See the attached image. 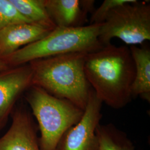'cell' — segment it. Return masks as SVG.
<instances>
[{
	"label": "cell",
	"instance_id": "6da1fadb",
	"mask_svg": "<svg viewBox=\"0 0 150 150\" xmlns=\"http://www.w3.org/2000/svg\"><path fill=\"white\" fill-rule=\"evenodd\" d=\"M84 71L91 88L102 103L118 110L131 101L135 67L127 46L110 43L88 53Z\"/></svg>",
	"mask_w": 150,
	"mask_h": 150
},
{
	"label": "cell",
	"instance_id": "9c48e42d",
	"mask_svg": "<svg viewBox=\"0 0 150 150\" xmlns=\"http://www.w3.org/2000/svg\"><path fill=\"white\" fill-rule=\"evenodd\" d=\"M48 15L56 27L85 26L88 13L95 10L93 0H45Z\"/></svg>",
	"mask_w": 150,
	"mask_h": 150
},
{
	"label": "cell",
	"instance_id": "30bf717a",
	"mask_svg": "<svg viewBox=\"0 0 150 150\" xmlns=\"http://www.w3.org/2000/svg\"><path fill=\"white\" fill-rule=\"evenodd\" d=\"M52 30L33 23H18L0 31V56L4 59L18 50L41 39Z\"/></svg>",
	"mask_w": 150,
	"mask_h": 150
},
{
	"label": "cell",
	"instance_id": "5bb4252c",
	"mask_svg": "<svg viewBox=\"0 0 150 150\" xmlns=\"http://www.w3.org/2000/svg\"><path fill=\"white\" fill-rule=\"evenodd\" d=\"M31 23L19 13L10 0H0V31L18 23Z\"/></svg>",
	"mask_w": 150,
	"mask_h": 150
},
{
	"label": "cell",
	"instance_id": "8fae6325",
	"mask_svg": "<svg viewBox=\"0 0 150 150\" xmlns=\"http://www.w3.org/2000/svg\"><path fill=\"white\" fill-rule=\"evenodd\" d=\"M129 48L135 67L134 81L132 86V97H140L150 102V48L143 44L141 47L131 46Z\"/></svg>",
	"mask_w": 150,
	"mask_h": 150
},
{
	"label": "cell",
	"instance_id": "3957f363",
	"mask_svg": "<svg viewBox=\"0 0 150 150\" xmlns=\"http://www.w3.org/2000/svg\"><path fill=\"white\" fill-rule=\"evenodd\" d=\"M100 25L77 27H56L44 38L29 44L3 59L9 67L37 59L74 52L90 53L103 45L98 38Z\"/></svg>",
	"mask_w": 150,
	"mask_h": 150
},
{
	"label": "cell",
	"instance_id": "4fadbf2b",
	"mask_svg": "<svg viewBox=\"0 0 150 150\" xmlns=\"http://www.w3.org/2000/svg\"><path fill=\"white\" fill-rule=\"evenodd\" d=\"M19 13L31 23L54 30L56 27L46 8L45 0H10Z\"/></svg>",
	"mask_w": 150,
	"mask_h": 150
},
{
	"label": "cell",
	"instance_id": "ba28073f",
	"mask_svg": "<svg viewBox=\"0 0 150 150\" xmlns=\"http://www.w3.org/2000/svg\"><path fill=\"white\" fill-rule=\"evenodd\" d=\"M10 128L0 137V150H40L37 129L30 112L23 107L11 114Z\"/></svg>",
	"mask_w": 150,
	"mask_h": 150
},
{
	"label": "cell",
	"instance_id": "8992f818",
	"mask_svg": "<svg viewBox=\"0 0 150 150\" xmlns=\"http://www.w3.org/2000/svg\"><path fill=\"white\" fill-rule=\"evenodd\" d=\"M102 103L91 88L82 117L64 133L56 150H98L96 129L102 117Z\"/></svg>",
	"mask_w": 150,
	"mask_h": 150
},
{
	"label": "cell",
	"instance_id": "7c38bea8",
	"mask_svg": "<svg viewBox=\"0 0 150 150\" xmlns=\"http://www.w3.org/2000/svg\"><path fill=\"white\" fill-rule=\"evenodd\" d=\"M98 150H135L126 134L112 123L100 124L96 129Z\"/></svg>",
	"mask_w": 150,
	"mask_h": 150
},
{
	"label": "cell",
	"instance_id": "52a82bcc",
	"mask_svg": "<svg viewBox=\"0 0 150 150\" xmlns=\"http://www.w3.org/2000/svg\"><path fill=\"white\" fill-rule=\"evenodd\" d=\"M32 79L30 64L0 71V130L5 126L20 97L32 85Z\"/></svg>",
	"mask_w": 150,
	"mask_h": 150
},
{
	"label": "cell",
	"instance_id": "277c9868",
	"mask_svg": "<svg viewBox=\"0 0 150 150\" xmlns=\"http://www.w3.org/2000/svg\"><path fill=\"white\" fill-rule=\"evenodd\" d=\"M25 98L38 121L40 150H56L64 133L79 122L84 110L42 88L31 86Z\"/></svg>",
	"mask_w": 150,
	"mask_h": 150
},
{
	"label": "cell",
	"instance_id": "2e32d148",
	"mask_svg": "<svg viewBox=\"0 0 150 150\" xmlns=\"http://www.w3.org/2000/svg\"><path fill=\"white\" fill-rule=\"evenodd\" d=\"M8 68H9V67L6 64L4 59L0 56V71L6 70Z\"/></svg>",
	"mask_w": 150,
	"mask_h": 150
},
{
	"label": "cell",
	"instance_id": "5b68a950",
	"mask_svg": "<svg viewBox=\"0 0 150 150\" xmlns=\"http://www.w3.org/2000/svg\"><path fill=\"white\" fill-rule=\"evenodd\" d=\"M114 38L131 46L142 45L149 41L150 4L136 0L113 8L100 25L98 38L105 46Z\"/></svg>",
	"mask_w": 150,
	"mask_h": 150
},
{
	"label": "cell",
	"instance_id": "7a4b0ae2",
	"mask_svg": "<svg viewBox=\"0 0 150 150\" xmlns=\"http://www.w3.org/2000/svg\"><path fill=\"white\" fill-rule=\"evenodd\" d=\"M88 54L74 52L30 62L31 86L39 87L85 110L91 89L84 71Z\"/></svg>",
	"mask_w": 150,
	"mask_h": 150
},
{
	"label": "cell",
	"instance_id": "9a60e30c",
	"mask_svg": "<svg viewBox=\"0 0 150 150\" xmlns=\"http://www.w3.org/2000/svg\"><path fill=\"white\" fill-rule=\"evenodd\" d=\"M136 0H105L101 5L92 13L90 24L101 25L113 8L124 4L134 2Z\"/></svg>",
	"mask_w": 150,
	"mask_h": 150
}]
</instances>
